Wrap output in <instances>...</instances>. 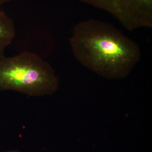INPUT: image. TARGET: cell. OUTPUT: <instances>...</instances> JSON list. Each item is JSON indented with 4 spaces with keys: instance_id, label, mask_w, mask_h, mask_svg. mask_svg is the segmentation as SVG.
I'll list each match as a JSON object with an SVG mask.
<instances>
[{
    "instance_id": "obj_1",
    "label": "cell",
    "mask_w": 152,
    "mask_h": 152,
    "mask_svg": "<svg viewBox=\"0 0 152 152\" xmlns=\"http://www.w3.org/2000/svg\"><path fill=\"white\" fill-rule=\"evenodd\" d=\"M69 42L79 62L106 78L126 77L141 56L134 41L113 25L98 20L90 19L76 24Z\"/></svg>"
},
{
    "instance_id": "obj_2",
    "label": "cell",
    "mask_w": 152,
    "mask_h": 152,
    "mask_svg": "<svg viewBox=\"0 0 152 152\" xmlns=\"http://www.w3.org/2000/svg\"><path fill=\"white\" fill-rule=\"evenodd\" d=\"M58 87L54 70L36 54L25 52L14 57L0 56V90L39 96L51 95Z\"/></svg>"
},
{
    "instance_id": "obj_3",
    "label": "cell",
    "mask_w": 152,
    "mask_h": 152,
    "mask_svg": "<svg viewBox=\"0 0 152 152\" xmlns=\"http://www.w3.org/2000/svg\"><path fill=\"white\" fill-rule=\"evenodd\" d=\"M111 14L129 31L152 27V0H79Z\"/></svg>"
},
{
    "instance_id": "obj_4",
    "label": "cell",
    "mask_w": 152,
    "mask_h": 152,
    "mask_svg": "<svg viewBox=\"0 0 152 152\" xmlns=\"http://www.w3.org/2000/svg\"><path fill=\"white\" fill-rule=\"evenodd\" d=\"M15 30L12 20L0 9V56L15 38Z\"/></svg>"
},
{
    "instance_id": "obj_5",
    "label": "cell",
    "mask_w": 152,
    "mask_h": 152,
    "mask_svg": "<svg viewBox=\"0 0 152 152\" xmlns=\"http://www.w3.org/2000/svg\"><path fill=\"white\" fill-rule=\"evenodd\" d=\"M11 1H12V0H0V5L5 4V3Z\"/></svg>"
},
{
    "instance_id": "obj_6",
    "label": "cell",
    "mask_w": 152,
    "mask_h": 152,
    "mask_svg": "<svg viewBox=\"0 0 152 152\" xmlns=\"http://www.w3.org/2000/svg\"><path fill=\"white\" fill-rule=\"evenodd\" d=\"M6 152H19L17 151H10Z\"/></svg>"
}]
</instances>
